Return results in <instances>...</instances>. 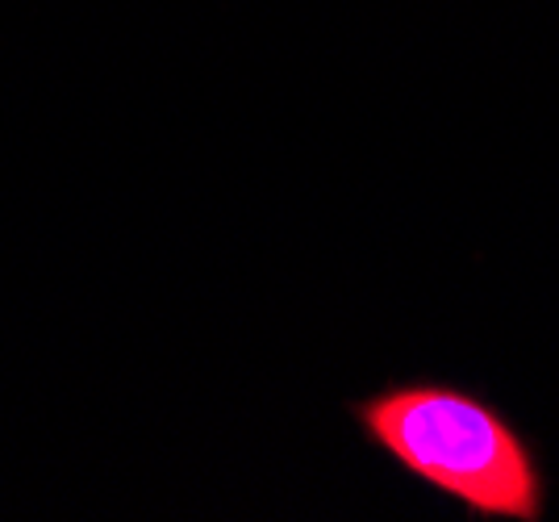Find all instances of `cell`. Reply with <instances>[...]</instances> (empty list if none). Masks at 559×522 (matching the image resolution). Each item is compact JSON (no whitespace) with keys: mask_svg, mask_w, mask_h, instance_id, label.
Listing matches in <instances>:
<instances>
[{"mask_svg":"<svg viewBox=\"0 0 559 522\" xmlns=\"http://www.w3.org/2000/svg\"><path fill=\"white\" fill-rule=\"evenodd\" d=\"M355 427L405 476L480 522H543L551 473L538 443L455 380H393L350 405Z\"/></svg>","mask_w":559,"mask_h":522,"instance_id":"cell-1","label":"cell"}]
</instances>
